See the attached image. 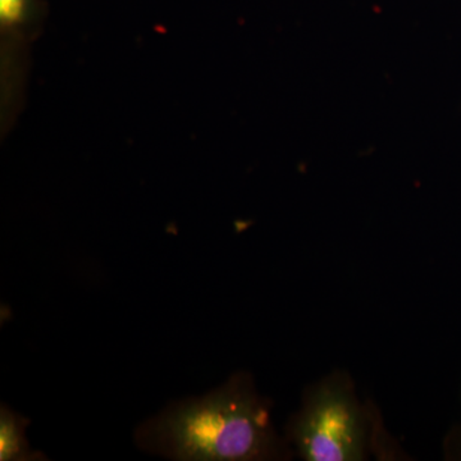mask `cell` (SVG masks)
<instances>
[{
	"mask_svg": "<svg viewBox=\"0 0 461 461\" xmlns=\"http://www.w3.org/2000/svg\"><path fill=\"white\" fill-rule=\"evenodd\" d=\"M141 450L177 461L286 460L287 439L273 426L271 403L240 372L208 395L173 402L138 427Z\"/></svg>",
	"mask_w": 461,
	"mask_h": 461,
	"instance_id": "obj_1",
	"label": "cell"
},
{
	"mask_svg": "<svg viewBox=\"0 0 461 461\" xmlns=\"http://www.w3.org/2000/svg\"><path fill=\"white\" fill-rule=\"evenodd\" d=\"M286 439L308 461L368 459L373 424L348 375L330 373L305 391Z\"/></svg>",
	"mask_w": 461,
	"mask_h": 461,
	"instance_id": "obj_2",
	"label": "cell"
},
{
	"mask_svg": "<svg viewBox=\"0 0 461 461\" xmlns=\"http://www.w3.org/2000/svg\"><path fill=\"white\" fill-rule=\"evenodd\" d=\"M30 420L3 403L0 408V460H48L44 454L32 450L26 438Z\"/></svg>",
	"mask_w": 461,
	"mask_h": 461,
	"instance_id": "obj_3",
	"label": "cell"
},
{
	"mask_svg": "<svg viewBox=\"0 0 461 461\" xmlns=\"http://www.w3.org/2000/svg\"><path fill=\"white\" fill-rule=\"evenodd\" d=\"M30 0H0V23L12 27L23 23L29 14Z\"/></svg>",
	"mask_w": 461,
	"mask_h": 461,
	"instance_id": "obj_4",
	"label": "cell"
}]
</instances>
